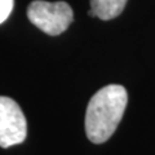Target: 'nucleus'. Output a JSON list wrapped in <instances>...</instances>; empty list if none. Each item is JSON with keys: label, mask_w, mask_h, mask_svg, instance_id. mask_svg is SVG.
Returning <instances> with one entry per match:
<instances>
[{"label": "nucleus", "mask_w": 155, "mask_h": 155, "mask_svg": "<svg viewBox=\"0 0 155 155\" xmlns=\"http://www.w3.org/2000/svg\"><path fill=\"white\" fill-rule=\"evenodd\" d=\"M127 102V91L119 84L106 85L92 96L85 113V133L89 141H107L118 128Z\"/></svg>", "instance_id": "f257e3e1"}, {"label": "nucleus", "mask_w": 155, "mask_h": 155, "mask_svg": "<svg viewBox=\"0 0 155 155\" xmlns=\"http://www.w3.org/2000/svg\"><path fill=\"white\" fill-rule=\"evenodd\" d=\"M27 17L34 26L51 36L66 31L74 21V12L66 2L34 0L27 8Z\"/></svg>", "instance_id": "f03ea898"}, {"label": "nucleus", "mask_w": 155, "mask_h": 155, "mask_svg": "<svg viewBox=\"0 0 155 155\" xmlns=\"http://www.w3.org/2000/svg\"><path fill=\"white\" fill-rule=\"evenodd\" d=\"M27 134V122L14 100L0 96V147L22 143Z\"/></svg>", "instance_id": "7ed1b4c3"}, {"label": "nucleus", "mask_w": 155, "mask_h": 155, "mask_svg": "<svg viewBox=\"0 0 155 155\" xmlns=\"http://www.w3.org/2000/svg\"><path fill=\"white\" fill-rule=\"evenodd\" d=\"M128 0H91V9L88 14L102 21L116 18L124 11Z\"/></svg>", "instance_id": "20e7f679"}, {"label": "nucleus", "mask_w": 155, "mask_h": 155, "mask_svg": "<svg viewBox=\"0 0 155 155\" xmlns=\"http://www.w3.org/2000/svg\"><path fill=\"white\" fill-rule=\"evenodd\" d=\"M13 9V0H0V23L9 17Z\"/></svg>", "instance_id": "39448f33"}]
</instances>
